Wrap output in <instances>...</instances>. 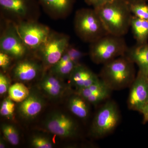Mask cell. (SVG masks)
Here are the masks:
<instances>
[{
	"label": "cell",
	"instance_id": "1",
	"mask_svg": "<svg viewBox=\"0 0 148 148\" xmlns=\"http://www.w3.org/2000/svg\"><path fill=\"white\" fill-rule=\"evenodd\" d=\"M94 9L108 34L121 37L127 34L133 15L124 0H113Z\"/></svg>",
	"mask_w": 148,
	"mask_h": 148
},
{
	"label": "cell",
	"instance_id": "2",
	"mask_svg": "<svg viewBox=\"0 0 148 148\" xmlns=\"http://www.w3.org/2000/svg\"><path fill=\"white\" fill-rule=\"evenodd\" d=\"M134 63L125 56L103 65L99 77L112 90L130 87L136 77Z\"/></svg>",
	"mask_w": 148,
	"mask_h": 148
},
{
	"label": "cell",
	"instance_id": "3",
	"mask_svg": "<svg viewBox=\"0 0 148 148\" xmlns=\"http://www.w3.org/2000/svg\"><path fill=\"white\" fill-rule=\"evenodd\" d=\"M74 27L78 38L90 44L108 34L94 8L77 10L74 16Z\"/></svg>",
	"mask_w": 148,
	"mask_h": 148
},
{
	"label": "cell",
	"instance_id": "4",
	"mask_svg": "<svg viewBox=\"0 0 148 148\" xmlns=\"http://www.w3.org/2000/svg\"><path fill=\"white\" fill-rule=\"evenodd\" d=\"M128 48L123 37L108 34L90 44L89 56L93 63L104 65L125 56Z\"/></svg>",
	"mask_w": 148,
	"mask_h": 148
},
{
	"label": "cell",
	"instance_id": "5",
	"mask_svg": "<svg viewBox=\"0 0 148 148\" xmlns=\"http://www.w3.org/2000/svg\"><path fill=\"white\" fill-rule=\"evenodd\" d=\"M40 8L38 0H0L1 18L16 24L38 21Z\"/></svg>",
	"mask_w": 148,
	"mask_h": 148
},
{
	"label": "cell",
	"instance_id": "6",
	"mask_svg": "<svg viewBox=\"0 0 148 148\" xmlns=\"http://www.w3.org/2000/svg\"><path fill=\"white\" fill-rule=\"evenodd\" d=\"M70 44L68 35L51 30L45 41L34 54L41 61L46 71L61 59Z\"/></svg>",
	"mask_w": 148,
	"mask_h": 148
},
{
	"label": "cell",
	"instance_id": "7",
	"mask_svg": "<svg viewBox=\"0 0 148 148\" xmlns=\"http://www.w3.org/2000/svg\"><path fill=\"white\" fill-rule=\"evenodd\" d=\"M120 118L119 110L116 103L107 100L95 114L90 127V135L96 139L107 136L116 128Z\"/></svg>",
	"mask_w": 148,
	"mask_h": 148
},
{
	"label": "cell",
	"instance_id": "8",
	"mask_svg": "<svg viewBox=\"0 0 148 148\" xmlns=\"http://www.w3.org/2000/svg\"><path fill=\"white\" fill-rule=\"evenodd\" d=\"M3 23L0 36V51L16 61L32 54L18 34L16 24L2 18Z\"/></svg>",
	"mask_w": 148,
	"mask_h": 148
},
{
	"label": "cell",
	"instance_id": "9",
	"mask_svg": "<svg viewBox=\"0 0 148 148\" xmlns=\"http://www.w3.org/2000/svg\"><path fill=\"white\" fill-rule=\"evenodd\" d=\"M16 26L22 40L33 53L45 41L51 31L48 26L38 21H22Z\"/></svg>",
	"mask_w": 148,
	"mask_h": 148
},
{
	"label": "cell",
	"instance_id": "10",
	"mask_svg": "<svg viewBox=\"0 0 148 148\" xmlns=\"http://www.w3.org/2000/svg\"><path fill=\"white\" fill-rule=\"evenodd\" d=\"M46 129L53 135L62 138H71L77 135V126L75 121L61 112L52 113L44 123Z\"/></svg>",
	"mask_w": 148,
	"mask_h": 148
},
{
	"label": "cell",
	"instance_id": "11",
	"mask_svg": "<svg viewBox=\"0 0 148 148\" xmlns=\"http://www.w3.org/2000/svg\"><path fill=\"white\" fill-rule=\"evenodd\" d=\"M29 56L16 61L12 68L11 73L12 77L20 82L32 81L45 72L38 58L36 56L35 58H28Z\"/></svg>",
	"mask_w": 148,
	"mask_h": 148
},
{
	"label": "cell",
	"instance_id": "12",
	"mask_svg": "<svg viewBox=\"0 0 148 148\" xmlns=\"http://www.w3.org/2000/svg\"><path fill=\"white\" fill-rule=\"evenodd\" d=\"M127 99V107L130 110L140 112L148 102V77L139 70L134 82L130 86Z\"/></svg>",
	"mask_w": 148,
	"mask_h": 148
},
{
	"label": "cell",
	"instance_id": "13",
	"mask_svg": "<svg viewBox=\"0 0 148 148\" xmlns=\"http://www.w3.org/2000/svg\"><path fill=\"white\" fill-rule=\"evenodd\" d=\"M41 8L50 18L64 19L71 13L76 0H38Z\"/></svg>",
	"mask_w": 148,
	"mask_h": 148
},
{
	"label": "cell",
	"instance_id": "14",
	"mask_svg": "<svg viewBox=\"0 0 148 148\" xmlns=\"http://www.w3.org/2000/svg\"><path fill=\"white\" fill-rule=\"evenodd\" d=\"M112 91L100 79L97 82L75 92L84 98L89 104L96 106L103 101L108 100Z\"/></svg>",
	"mask_w": 148,
	"mask_h": 148
},
{
	"label": "cell",
	"instance_id": "15",
	"mask_svg": "<svg viewBox=\"0 0 148 148\" xmlns=\"http://www.w3.org/2000/svg\"><path fill=\"white\" fill-rule=\"evenodd\" d=\"M69 78L76 90L88 87L100 79L99 76L81 64L75 66Z\"/></svg>",
	"mask_w": 148,
	"mask_h": 148
},
{
	"label": "cell",
	"instance_id": "16",
	"mask_svg": "<svg viewBox=\"0 0 148 148\" xmlns=\"http://www.w3.org/2000/svg\"><path fill=\"white\" fill-rule=\"evenodd\" d=\"M39 87L47 96L53 99L61 97L66 88L62 79L48 71L42 74Z\"/></svg>",
	"mask_w": 148,
	"mask_h": 148
},
{
	"label": "cell",
	"instance_id": "17",
	"mask_svg": "<svg viewBox=\"0 0 148 148\" xmlns=\"http://www.w3.org/2000/svg\"><path fill=\"white\" fill-rule=\"evenodd\" d=\"M44 105V101L40 95L31 92L26 99L20 103L18 112L24 118L33 119L41 112Z\"/></svg>",
	"mask_w": 148,
	"mask_h": 148
},
{
	"label": "cell",
	"instance_id": "18",
	"mask_svg": "<svg viewBox=\"0 0 148 148\" xmlns=\"http://www.w3.org/2000/svg\"><path fill=\"white\" fill-rule=\"evenodd\" d=\"M125 56L133 63L137 64L139 70L144 71L148 68V43L138 45L128 49Z\"/></svg>",
	"mask_w": 148,
	"mask_h": 148
},
{
	"label": "cell",
	"instance_id": "19",
	"mask_svg": "<svg viewBox=\"0 0 148 148\" xmlns=\"http://www.w3.org/2000/svg\"><path fill=\"white\" fill-rule=\"evenodd\" d=\"M89 103L79 94L75 92L69 98L68 107L75 116L81 119H86L89 114Z\"/></svg>",
	"mask_w": 148,
	"mask_h": 148
},
{
	"label": "cell",
	"instance_id": "20",
	"mask_svg": "<svg viewBox=\"0 0 148 148\" xmlns=\"http://www.w3.org/2000/svg\"><path fill=\"white\" fill-rule=\"evenodd\" d=\"M134 38L138 45L147 43L148 40V21L132 15L130 23Z\"/></svg>",
	"mask_w": 148,
	"mask_h": 148
},
{
	"label": "cell",
	"instance_id": "21",
	"mask_svg": "<svg viewBox=\"0 0 148 148\" xmlns=\"http://www.w3.org/2000/svg\"><path fill=\"white\" fill-rule=\"evenodd\" d=\"M76 66L65 52L61 59L48 71L62 79L69 77Z\"/></svg>",
	"mask_w": 148,
	"mask_h": 148
},
{
	"label": "cell",
	"instance_id": "22",
	"mask_svg": "<svg viewBox=\"0 0 148 148\" xmlns=\"http://www.w3.org/2000/svg\"><path fill=\"white\" fill-rule=\"evenodd\" d=\"M9 97L14 102L20 103L30 95V90L21 82H16L11 85L8 91Z\"/></svg>",
	"mask_w": 148,
	"mask_h": 148
},
{
	"label": "cell",
	"instance_id": "23",
	"mask_svg": "<svg viewBox=\"0 0 148 148\" xmlns=\"http://www.w3.org/2000/svg\"><path fill=\"white\" fill-rule=\"evenodd\" d=\"M1 130L5 140L13 146L17 145L19 143V135L15 126L8 123H3Z\"/></svg>",
	"mask_w": 148,
	"mask_h": 148
},
{
	"label": "cell",
	"instance_id": "24",
	"mask_svg": "<svg viewBox=\"0 0 148 148\" xmlns=\"http://www.w3.org/2000/svg\"><path fill=\"white\" fill-rule=\"evenodd\" d=\"M15 105L14 101L9 97L5 98L1 104L0 114L8 119H12L14 115Z\"/></svg>",
	"mask_w": 148,
	"mask_h": 148
},
{
	"label": "cell",
	"instance_id": "25",
	"mask_svg": "<svg viewBox=\"0 0 148 148\" xmlns=\"http://www.w3.org/2000/svg\"><path fill=\"white\" fill-rule=\"evenodd\" d=\"M132 15L141 19L148 21V4L141 2L129 4Z\"/></svg>",
	"mask_w": 148,
	"mask_h": 148
},
{
	"label": "cell",
	"instance_id": "26",
	"mask_svg": "<svg viewBox=\"0 0 148 148\" xmlns=\"http://www.w3.org/2000/svg\"><path fill=\"white\" fill-rule=\"evenodd\" d=\"M31 144L32 147L35 148H52L53 147L52 141L49 138L42 135L33 136Z\"/></svg>",
	"mask_w": 148,
	"mask_h": 148
},
{
	"label": "cell",
	"instance_id": "27",
	"mask_svg": "<svg viewBox=\"0 0 148 148\" xmlns=\"http://www.w3.org/2000/svg\"><path fill=\"white\" fill-rule=\"evenodd\" d=\"M65 52L68 54L70 59L76 65L81 64V60L85 55V53L80 50L71 44L69 45Z\"/></svg>",
	"mask_w": 148,
	"mask_h": 148
},
{
	"label": "cell",
	"instance_id": "28",
	"mask_svg": "<svg viewBox=\"0 0 148 148\" xmlns=\"http://www.w3.org/2000/svg\"><path fill=\"white\" fill-rule=\"evenodd\" d=\"M13 61H16L12 57L0 51V67L2 71L6 73L11 67Z\"/></svg>",
	"mask_w": 148,
	"mask_h": 148
},
{
	"label": "cell",
	"instance_id": "29",
	"mask_svg": "<svg viewBox=\"0 0 148 148\" xmlns=\"http://www.w3.org/2000/svg\"><path fill=\"white\" fill-rule=\"evenodd\" d=\"M10 78L6 73H0V94L3 95L8 92L11 86Z\"/></svg>",
	"mask_w": 148,
	"mask_h": 148
},
{
	"label": "cell",
	"instance_id": "30",
	"mask_svg": "<svg viewBox=\"0 0 148 148\" xmlns=\"http://www.w3.org/2000/svg\"><path fill=\"white\" fill-rule=\"evenodd\" d=\"M85 2L87 5L90 6L93 8H96L110 2L113 0H84Z\"/></svg>",
	"mask_w": 148,
	"mask_h": 148
},
{
	"label": "cell",
	"instance_id": "31",
	"mask_svg": "<svg viewBox=\"0 0 148 148\" xmlns=\"http://www.w3.org/2000/svg\"><path fill=\"white\" fill-rule=\"evenodd\" d=\"M143 115V123H145L148 122V106H146L140 112Z\"/></svg>",
	"mask_w": 148,
	"mask_h": 148
},
{
	"label": "cell",
	"instance_id": "32",
	"mask_svg": "<svg viewBox=\"0 0 148 148\" xmlns=\"http://www.w3.org/2000/svg\"><path fill=\"white\" fill-rule=\"evenodd\" d=\"M124 1L128 3L129 4L141 2H147L148 1V0H124Z\"/></svg>",
	"mask_w": 148,
	"mask_h": 148
},
{
	"label": "cell",
	"instance_id": "33",
	"mask_svg": "<svg viewBox=\"0 0 148 148\" xmlns=\"http://www.w3.org/2000/svg\"><path fill=\"white\" fill-rule=\"evenodd\" d=\"M5 138L1 137L0 139V148H5L6 147V143H5Z\"/></svg>",
	"mask_w": 148,
	"mask_h": 148
},
{
	"label": "cell",
	"instance_id": "34",
	"mask_svg": "<svg viewBox=\"0 0 148 148\" xmlns=\"http://www.w3.org/2000/svg\"><path fill=\"white\" fill-rule=\"evenodd\" d=\"M140 71H141V70H140ZM142 71L144 72V73H145V74L146 75H147V77H148V68L147 69H146V70H145V71Z\"/></svg>",
	"mask_w": 148,
	"mask_h": 148
},
{
	"label": "cell",
	"instance_id": "35",
	"mask_svg": "<svg viewBox=\"0 0 148 148\" xmlns=\"http://www.w3.org/2000/svg\"><path fill=\"white\" fill-rule=\"evenodd\" d=\"M148 106V102L147 104V106Z\"/></svg>",
	"mask_w": 148,
	"mask_h": 148
}]
</instances>
